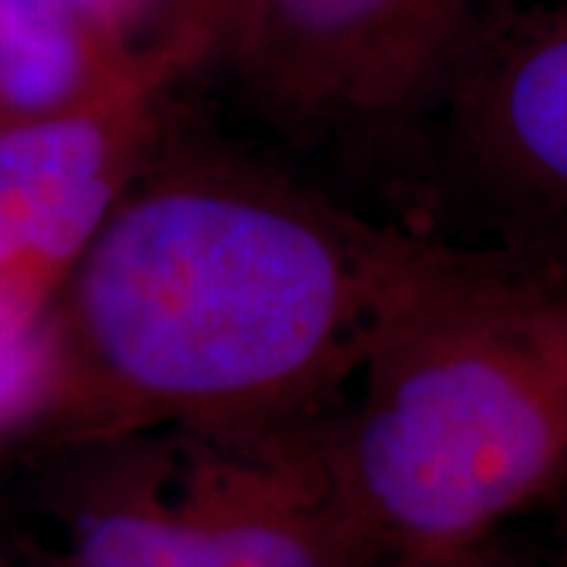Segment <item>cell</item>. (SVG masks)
I'll return each instance as SVG.
<instances>
[{"label":"cell","instance_id":"obj_1","mask_svg":"<svg viewBox=\"0 0 567 567\" xmlns=\"http://www.w3.org/2000/svg\"><path fill=\"white\" fill-rule=\"evenodd\" d=\"M423 246L259 164L155 148L73 281L99 442L322 416Z\"/></svg>","mask_w":567,"mask_h":567},{"label":"cell","instance_id":"obj_2","mask_svg":"<svg viewBox=\"0 0 567 567\" xmlns=\"http://www.w3.org/2000/svg\"><path fill=\"white\" fill-rule=\"evenodd\" d=\"M334 442L388 558L488 546L567 492V256L425 244L360 369Z\"/></svg>","mask_w":567,"mask_h":567},{"label":"cell","instance_id":"obj_3","mask_svg":"<svg viewBox=\"0 0 567 567\" xmlns=\"http://www.w3.org/2000/svg\"><path fill=\"white\" fill-rule=\"evenodd\" d=\"M338 416L104 439L70 507V567H379Z\"/></svg>","mask_w":567,"mask_h":567},{"label":"cell","instance_id":"obj_4","mask_svg":"<svg viewBox=\"0 0 567 567\" xmlns=\"http://www.w3.org/2000/svg\"><path fill=\"white\" fill-rule=\"evenodd\" d=\"M174 54L130 58L70 107L0 133V300L44 319V287L80 265L123 189L158 148Z\"/></svg>","mask_w":567,"mask_h":567},{"label":"cell","instance_id":"obj_5","mask_svg":"<svg viewBox=\"0 0 567 567\" xmlns=\"http://www.w3.org/2000/svg\"><path fill=\"white\" fill-rule=\"evenodd\" d=\"M470 0H244L224 39L246 89L290 123L406 114L461 54Z\"/></svg>","mask_w":567,"mask_h":567},{"label":"cell","instance_id":"obj_6","mask_svg":"<svg viewBox=\"0 0 567 567\" xmlns=\"http://www.w3.org/2000/svg\"><path fill=\"white\" fill-rule=\"evenodd\" d=\"M454 123L470 174L567 256V3L488 41L457 82Z\"/></svg>","mask_w":567,"mask_h":567},{"label":"cell","instance_id":"obj_7","mask_svg":"<svg viewBox=\"0 0 567 567\" xmlns=\"http://www.w3.org/2000/svg\"><path fill=\"white\" fill-rule=\"evenodd\" d=\"M126 61L130 54L104 44L70 0H0L3 107L35 117L70 107Z\"/></svg>","mask_w":567,"mask_h":567},{"label":"cell","instance_id":"obj_8","mask_svg":"<svg viewBox=\"0 0 567 567\" xmlns=\"http://www.w3.org/2000/svg\"><path fill=\"white\" fill-rule=\"evenodd\" d=\"M51 388V334L44 319L0 300V425L29 416Z\"/></svg>","mask_w":567,"mask_h":567},{"label":"cell","instance_id":"obj_9","mask_svg":"<svg viewBox=\"0 0 567 567\" xmlns=\"http://www.w3.org/2000/svg\"><path fill=\"white\" fill-rule=\"evenodd\" d=\"M379 567H527L492 555L486 546L457 551V555H435V558H385Z\"/></svg>","mask_w":567,"mask_h":567},{"label":"cell","instance_id":"obj_10","mask_svg":"<svg viewBox=\"0 0 567 567\" xmlns=\"http://www.w3.org/2000/svg\"><path fill=\"white\" fill-rule=\"evenodd\" d=\"M244 0H196L199 20L208 29V35L215 41V48H224V39L230 32V22L237 17Z\"/></svg>","mask_w":567,"mask_h":567}]
</instances>
